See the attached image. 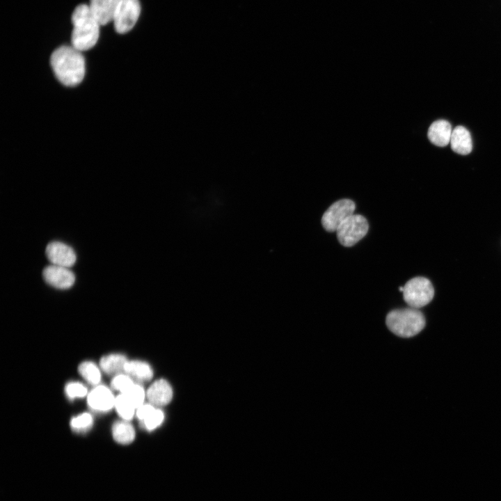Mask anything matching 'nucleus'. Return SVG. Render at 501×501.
Returning a JSON list of instances; mask_svg holds the SVG:
<instances>
[{"mask_svg":"<svg viewBox=\"0 0 501 501\" xmlns=\"http://www.w3.org/2000/svg\"><path fill=\"white\" fill-rule=\"evenodd\" d=\"M51 65L57 79L63 85L74 86L85 74V60L81 51L72 46H61L51 56Z\"/></svg>","mask_w":501,"mask_h":501,"instance_id":"obj_1","label":"nucleus"},{"mask_svg":"<svg viewBox=\"0 0 501 501\" xmlns=\"http://www.w3.org/2000/svg\"><path fill=\"white\" fill-rule=\"evenodd\" d=\"M72 46L80 51L94 47L99 38L100 24L91 13L89 6H77L72 13Z\"/></svg>","mask_w":501,"mask_h":501,"instance_id":"obj_2","label":"nucleus"},{"mask_svg":"<svg viewBox=\"0 0 501 501\" xmlns=\"http://www.w3.org/2000/svg\"><path fill=\"white\" fill-rule=\"evenodd\" d=\"M385 322L391 332L401 337H413L425 326L424 315L413 308L392 310L388 314Z\"/></svg>","mask_w":501,"mask_h":501,"instance_id":"obj_3","label":"nucleus"},{"mask_svg":"<svg viewBox=\"0 0 501 501\" xmlns=\"http://www.w3.org/2000/svg\"><path fill=\"white\" fill-rule=\"evenodd\" d=\"M434 296V289L431 283L424 277L413 278L404 287L403 297L411 308L418 309L427 305Z\"/></svg>","mask_w":501,"mask_h":501,"instance_id":"obj_4","label":"nucleus"},{"mask_svg":"<svg viewBox=\"0 0 501 501\" xmlns=\"http://www.w3.org/2000/svg\"><path fill=\"white\" fill-rule=\"evenodd\" d=\"M369 224L360 214H352L343 221L336 230L337 238L344 246L350 247L362 239L367 233Z\"/></svg>","mask_w":501,"mask_h":501,"instance_id":"obj_5","label":"nucleus"},{"mask_svg":"<svg viewBox=\"0 0 501 501\" xmlns=\"http://www.w3.org/2000/svg\"><path fill=\"white\" fill-rule=\"evenodd\" d=\"M356 205L350 199H341L333 203L324 212L321 225L328 232H336L340 224L353 214Z\"/></svg>","mask_w":501,"mask_h":501,"instance_id":"obj_6","label":"nucleus"},{"mask_svg":"<svg viewBox=\"0 0 501 501\" xmlns=\"http://www.w3.org/2000/svg\"><path fill=\"white\" fill-rule=\"evenodd\" d=\"M140 13L138 0H121L113 19L116 31L118 33L129 31L136 23Z\"/></svg>","mask_w":501,"mask_h":501,"instance_id":"obj_7","label":"nucleus"},{"mask_svg":"<svg viewBox=\"0 0 501 501\" xmlns=\"http://www.w3.org/2000/svg\"><path fill=\"white\" fill-rule=\"evenodd\" d=\"M45 253L54 265L68 268L73 266L77 260L72 248L61 241H52L48 244Z\"/></svg>","mask_w":501,"mask_h":501,"instance_id":"obj_8","label":"nucleus"},{"mask_svg":"<svg viewBox=\"0 0 501 501\" xmlns=\"http://www.w3.org/2000/svg\"><path fill=\"white\" fill-rule=\"evenodd\" d=\"M45 281L49 285L61 289L71 287L75 281V276L67 267L49 265L42 271Z\"/></svg>","mask_w":501,"mask_h":501,"instance_id":"obj_9","label":"nucleus"},{"mask_svg":"<svg viewBox=\"0 0 501 501\" xmlns=\"http://www.w3.org/2000/svg\"><path fill=\"white\" fill-rule=\"evenodd\" d=\"M116 398L106 386L100 385L93 388L88 395V406L94 411L106 412L115 405Z\"/></svg>","mask_w":501,"mask_h":501,"instance_id":"obj_10","label":"nucleus"},{"mask_svg":"<svg viewBox=\"0 0 501 501\" xmlns=\"http://www.w3.org/2000/svg\"><path fill=\"white\" fill-rule=\"evenodd\" d=\"M121 0H90L89 8L100 25L113 22Z\"/></svg>","mask_w":501,"mask_h":501,"instance_id":"obj_11","label":"nucleus"},{"mask_svg":"<svg viewBox=\"0 0 501 501\" xmlns=\"http://www.w3.org/2000/svg\"><path fill=\"white\" fill-rule=\"evenodd\" d=\"M146 397L150 404L161 406L168 404L173 397V390L170 384L164 379L154 381L148 389Z\"/></svg>","mask_w":501,"mask_h":501,"instance_id":"obj_12","label":"nucleus"},{"mask_svg":"<svg viewBox=\"0 0 501 501\" xmlns=\"http://www.w3.org/2000/svg\"><path fill=\"white\" fill-rule=\"evenodd\" d=\"M452 130L448 121L438 120L430 125L427 136L434 145L444 147L450 143Z\"/></svg>","mask_w":501,"mask_h":501,"instance_id":"obj_13","label":"nucleus"},{"mask_svg":"<svg viewBox=\"0 0 501 501\" xmlns=\"http://www.w3.org/2000/svg\"><path fill=\"white\" fill-rule=\"evenodd\" d=\"M452 150L457 154L466 155L472 150V141L469 131L462 126H457L453 130L450 138Z\"/></svg>","mask_w":501,"mask_h":501,"instance_id":"obj_14","label":"nucleus"},{"mask_svg":"<svg viewBox=\"0 0 501 501\" xmlns=\"http://www.w3.org/2000/svg\"><path fill=\"white\" fill-rule=\"evenodd\" d=\"M124 372L137 382L148 381L153 376L151 367L147 363L140 360H127Z\"/></svg>","mask_w":501,"mask_h":501,"instance_id":"obj_15","label":"nucleus"},{"mask_svg":"<svg viewBox=\"0 0 501 501\" xmlns=\"http://www.w3.org/2000/svg\"><path fill=\"white\" fill-rule=\"evenodd\" d=\"M127 358L121 353H111L103 356L100 362L101 369L107 374L117 375L124 372Z\"/></svg>","mask_w":501,"mask_h":501,"instance_id":"obj_16","label":"nucleus"},{"mask_svg":"<svg viewBox=\"0 0 501 501\" xmlns=\"http://www.w3.org/2000/svg\"><path fill=\"white\" fill-rule=\"evenodd\" d=\"M112 434L113 439L121 445H128L133 442L135 438L134 429L127 420L115 422L112 427Z\"/></svg>","mask_w":501,"mask_h":501,"instance_id":"obj_17","label":"nucleus"},{"mask_svg":"<svg viewBox=\"0 0 501 501\" xmlns=\"http://www.w3.org/2000/svg\"><path fill=\"white\" fill-rule=\"evenodd\" d=\"M79 372L91 385H97L101 380V373L97 365L91 361H85L79 366Z\"/></svg>","mask_w":501,"mask_h":501,"instance_id":"obj_18","label":"nucleus"},{"mask_svg":"<svg viewBox=\"0 0 501 501\" xmlns=\"http://www.w3.org/2000/svg\"><path fill=\"white\" fill-rule=\"evenodd\" d=\"M114 407L124 420H130L134 415L136 408L124 394L120 393L116 397Z\"/></svg>","mask_w":501,"mask_h":501,"instance_id":"obj_19","label":"nucleus"},{"mask_svg":"<svg viewBox=\"0 0 501 501\" xmlns=\"http://www.w3.org/2000/svg\"><path fill=\"white\" fill-rule=\"evenodd\" d=\"M93 417L88 413H84L72 418L70 426L77 432H85L88 430L93 424Z\"/></svg>","mask_w":501,"mask_h":501,"instance_id":"obj_20","label":"nucleus"},{"mask_svg":"<svg viewBox=\"0 0 501 501\" xmlns=\"http://www.w3.org/2000/svg\"><path fill=\"white\" fill-rule=\"evenodd\" d=\"M123 394L127 396L136 408H138L143 404L146 395L143 388L138 383H134L126 392Z\"/></svg>","mask_w":501,"mask_h":501,"instance_id":"obj_21","label":"nucleus"},{"mask_svg":"<svg viewBox=\"0 0 501 501\" xmlns=\"http://www.w3.org/2000/svg\"><path fill=\"white\" fill-rule=\"evenodd\" d=\"M134 383L127 374L122 373L114 376L111 381L112 388L122 394L126 392Z\"/></svg>","mask_w":501,"mask_h":501,"instance_id":"obj_22","label":"nucleus"},{"mask_svg":"<svg viewBox=\"0 0 501 501\" xmlns=\"http://www.w3.org/2000/svg\"><path fill=\"white\" fill-rule=\"evenodd\" d=\"M163 412L157 408H155L143 421L144 427L148 431H152L159 427L164 420Z\"/></svg>","mask_w":501,"mask_h":501,"instance_id":"obj_23","label":"nucleus"},{"mask_svg":"<svg viewBox=\"0 0 501 501\" xmlns=\"http://www.w3.org/2000/svg\"><path fill=\"white\" fill-rule=\"evenodd\" d=\"M65 392L70 399L84 397L86 395L87 388L79 382H71L66 385Z\"/></svg>","mask_w":501,"mask_h":501,"instance_id":"obj_24","label":"nucleus"},{"mask_svg":"<svg viewBox=\"0 0 501 501\" xmlns=\"http://www.w3.org/2000/svg\"><path fill=\"white\" fill-rule=\"evenodd\" d=\"M156 408L151 404H143L137 408L136 416L141 422L143 421Z\"/></svg>","mask_w":501,"mask_h":501,"instance_id":"obj_25","label":"nucleus"}]
</instances>
